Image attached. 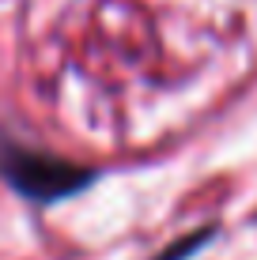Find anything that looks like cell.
Masks as SVG:
<instances>
[{"mask_svg": "<svg viewBox=\"0 0 257 260\" xmlns=\"http://www.w3.org/2000/svg\"><path fill=\"white\" fill-rule=\"evenodd\" d=\"M0 174H4V181L19 196L38 200V204L65 200V196L87 189L91 177H95L91 170H83V166H72V162H65V158L31 151V147L12 143V140L0 143Z\"/></svg>", "mask_w": 257, "mask_h": 260, "instance_id": "cell-1", "label": "cell"}, {"mask_svg": "<svg viewBox=\"0 0 257 260\" xmlns=\"http://www.w3.org/2000/svg\"><path fill=\"white\" fill-rule=\"evenodd\" d=\"M212 234H216V230H212V226H205V230H197V234L182 238L178 245H170V249H166V253H159L155 260H185V256H193V253H197V249L205 245V241H208Z\"/></svg>", "mask_w": 257, "mask_h": 260, "instance_id": "cell-2", "label": "cell"}]
</instances>
